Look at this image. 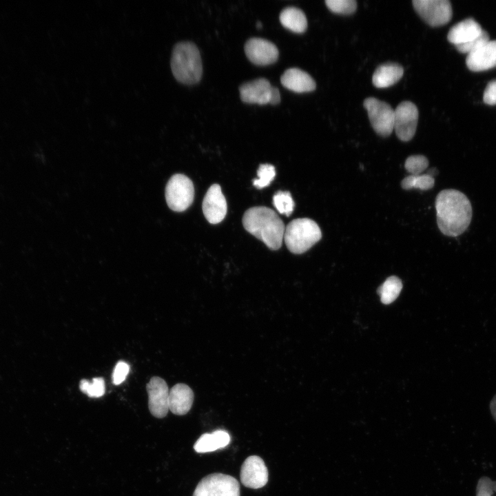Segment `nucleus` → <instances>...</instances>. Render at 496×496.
Masks as SVG:
<instances>
[{
	"label": "nucleus",
	"mask_w": 496,
	"mask_h": 496,
	"mask_svg": "<svg viewBox=\"0 0 496 496\" xmlns=\"http://www.w3.org/2000/svg\"><path fill=\"white\" fill-rule=\"evenodd\" d=\"M435 209L439 229L447 236H459L471 223V202L464 194L457 189L441 191L436 197Z\"/></svg>",
	"instance_id": "nucleus-1"
},
{
	"label": "nucleus",
	"mask_w": 496,
	"mask_h": 496,
	"mask_svg": "<svg viewBox=\"0 0 496 496\" xmlns=\"http://www.w3.org/2000/svg\"><path fill=\"white\" fill-rule=\"evenodd\" d=\"M242 225L270 249L277 250L281 247L285 226L273 209L264 206L249 208L243 215Z\"/></svg>",
	"instance_id": "nucleus-2"
},
{
	"label": "nucleus",
	"mask_w": 496,
	"mask_h": 496,
	"mask_svg": "<svg viewBox=\"0 0 496 496\" xmlns=\"http://www.w3.org/2000/svg\"><path fill=\"white\" fill-rule=\"evenodd\" d=\"M170 64L174 78L183 84H196L202 77L200 52L192 42L180 41L176 43L172 50Z\"/></svg>",
	"instance_id": "nucleus-3"
},
{
	"label": "nucleus",
	"mask_w": 496,
	"mask_h": 496,
	"mask_svg": "<svg viewBox=\"0 0 496 496\" xmlns=\"http://www.w3.org/2000/svg\"><path fill=\"white\" fill-rule=\"evenodd\" d=\"M322 238L318 224L307 218H296L286 227L284 240L288 249L296 254L306 252Z\"/></svg>",
	"instance_id": "nucleus-4"
},
{
	"label": "nucleus",
	"mask_w": 496,
	"mask_h": 496,
	"mask_svg": "<svg viewBox=\"0 0 496 496\" xmlns=\"http://www.w3.org/2000/svg\"><path fill=\"white\" fill-rule=\"evenodd\" d=\"M194 187L192 181L181 174L173 175L165 188V198L169 207L175 211L186 210L192 203Z\"/></svg>",
	"instance_id": "nucleus-5"
},
{
	"label": "nucleus",
	"mask_w": 496,
	"mask_h": 496,
	"mask_svg": "<svg viewBox=\"0 0 496 496\" xmlns=\"http://www.w3.org/2000/svg\"><path fill=\"white\" fill-rule=\"evenodd\" d=\"M192 496H240V485L231 475L212 473L200 481Z\"/></svg>",
	"instance_id": "nucleus-6"
},
{
	"label": "nucleus",
	"mask_w": 496,
	"mask_h": 496,
	"mask_svg": "<svg viewBox=\"0 0 496 496\" xmlns=\"http://www.w3.org/2000/svg\"><path fill=\"white\" fill-rule=\"evenodd\" d=\"M241 100L245 103L276 105L280 101L278 89L264 78L242 84L239 87Z\"/></svg>",
	"instance_id": "nucleus-7"
},
{
	"label": "nucleus",
	"mask_w": 496,
	"mask_h": 496,
	"mask_svg": "<svg viewBox=\"0 0 496 496\" xmlns=\"http://www.w3.org/2000/svg\"><path fill=\"white\" fill-rule=\"evenodd\" d=\"M372 127L380 136H389L393 130L394 110L391 106L374 97L364 101Z\"/></svg>",
	"instance_id": "nucleus-8"
},
{
	"label": "nucleus",
	"mask_w": 496,
	"mask_h": 496,
	"mask_svg": "<svg viewBox=\"0 0 496 496\" xmlns=\"http://www.w3.org/2000/svg\"><path fill=\"white\" fill-rule=\"evenodd\" d=\"M412 3L417 13L431 26L443 25L451 19L453 10L448 0H413Z\"/></svg>",
	"instance_id": "nucleus-9"
},
{
	"label": "nucleus",
	"mask_w": 496,
	"mask_h": 496,
	"mask_svg": "<svg viewBox=\"0 0 496 496\" xmlns=\"http://www.w3.org/2000/svg\"><path fill=\"white\" fill-rule=\"evenodd\" d=\"M418 110L411 101L401 102L394 110L393 130L397 138L404 142L414 136L418 121Z\"/></svg>",
	"instance_id": "nucleus-10"
},
{
	"label": "nucleus",
	"mask_w": 496,
	"mask_h": 496,
	"mask_svg": "<svg viewBox=\"0 0 496 496\" xmlns=\"http://www.w3.org/2000/svg\"><path fill=\"white\" fill-rule=\"evenodd\" d=\"M148 406L152 415L157 418L165 417L169 411V389L165 381L157 376L147 384Z\"/></svg>",
	"instance_id": "nucleus-11"
},
{
	"label": "nucleus",
	"mask_w": 496,
	"mask_h": 496,
	"mask_svg": "<svg viewBox=\"0 0 496 496\" xmlns=\"http://www.w3.org/2000/svg\"><path fill=\"white\" fill-rule=\"evenodd\" d=\"M269 473L263 459L256 455L248 457L240 470L242 484L250 488L258 489L265 486L268 482Z\"/></svg>",
	"instance_id": "nucleus-12"
},
{
	"label": "nucleus",
	"mask_w": 496,
	"mask_h": 496,
	"mask_svg": "<svg viewBox=\"0 0 496 496\" xmlns=\"http://www.w3.org/2000/svg\"><path fill=\"white\" fill-rule=\"evenodd\" d=\"M203 211L207 220L211 224H218L225 217L227 202L218 184H213L208 189L203 201Z\"/></svg>",
	"instance_id": "nucleus-13"
},
{
	"label": "nucleus",
	"mask_w": 496,
	"mask_h": 496,
	"mask_svg": "<svg viewBox=\"0 0 496 496\" xmlns=\"http://www.w3.org/2000/svg\"><path fill=\"white\" fill-rule=\"evenodd\" d=\"M247 58L254 64L267 65L276 62L278 50L271 41L262 38H251L245 45Z\"/></svg>",
	"instance_id": "nucleus-14"
},
{
	"label": "nucleus",
	"mask_w": 496,
	"mask_h": 496,
	"mask_svg": "<svg viewBox=\"0 0 496 496\" xmlns=\"http://www.w3.org/2000/svg\"><path fill=\"white\" fill-rule=\"evenodd\" d=\"M466 64L473 72L484 71L496 67V40H490L481 48L468 54Z\"/></svg>",
	"instance_id": "nucleus-15"
},
{
	"label": "nucleus",
	"mask_w": 496,
	"mask_h": 496,
	"mask_svg": "<svg viewBox=\"0 0 496 496\" xmlns=\"http://www.w3.org/2000/svg\"><path fill=\"white\" fill-rule=\"evenodd\" d=\"M482 30L481 25L475 19L468 18L452 26L448 31L447 39L451 43L456 46L478 37Z\"/></svg>",
	"instance_id": "nucleus-16"
},
{
	"label": "nucleus",
	"mask_w": 496,
	"mask_h": 496,
	"mask_svg": "<svg viewBox=\"0 0 496 496\" xmlns=\"http://www.w3.org/2000/svg\"><path fill=\"white\" fill-rule=\"evenodd\" d=\"M194 393L191 388L185 384H177L169 391L168 406L172 413L185 415L192 408Z\"/></svg>",
	"instance_id": "nucleus-17"
},
{
	"label": "nucleus",
	"mask_w": 496,
	"mask_h": 496,
	"mask_svg": "<svg viewBox=\"0 0 496 496\" xmlns=\"http://www.w3.org/2000/svg\"><path fill=\"white\" fill-rule=\"evenodd\" d=\"M280 81L286 88L299 93L313 91L316 87L315 81L307 72L296 68L285 70Z\"/></svg>",
	"instance_id": "nucleus-18"
},
{
	"label": "nucleus",
	"mask_w": 496,
	"mask_h": 496,
	"mask_svg": "<svg viewBox=\"0 0 496 496\" xmlns=\"http://www.w3.org/2000/svg\"><path fill=\"white\" fill-rule=\"evenodd\" d=\"M403 68L396 63H386L375 70L372 82L378 88L389 87L396 83L403 76Z\"/></svg>",
	"instance_id": "nucleus-19"
},
{
	"label": "nucleus",
	"mask_w": 496,
	"mask_h": 496,
	"mask_svg": "<svg viewBox=\"0 0 496 496\" xmlns=\"http://www.w3.org/2000/svg\"><path fill=\"white\" fill-rule=\"evenodd\" d=\"M230 442L229 433L218 430L212 433L203 434L194 444V448L198 453L212 452L227 446Z\"/></svg>",
	"instance_id": "nucleus-20"
},
{
	"label": "nucleus",
	"mask_w": 496,
	"mask_h": 496,
	"mask_svg": "<svg viewBox=\"0 0 496 496\" xmlns=\"http://www.w3.org/2000/svg\"><path fill=\"white\" fill-rule=\"evenodd\" d=\"M279 19L284 27L296 33H302L307 28L304 13L296 7H287L283 9Z\"/></svg>",
	"instance_id": "nucleus-21"
},
{
	"label": "nucleus",
	"mask_w": 496,
	"mask_h": 496,
	"mask_svg": "<svg viewBox=\"0 0 496 496\" xmlns=\"http://www.w3.org/2000/svg\"><path fill=\"white\" fill-rule=\"evenodd\" d=\"M402 289L401 280L395 276L389 277L378 289L381 302L388 304L393 302L399 296Z\"/></svg>",
	"instance_id": "nucleus-22"
},
{
	"label": "nucleus",
	"mask_w": 496,
	"mask_h": 496,
	"mask_svg": "<svg viewBox=\"0 0 496 496\" xmlns=\"http://www.w3.org/2000/svg\"><path fill=\"white\" fill-rule=\"evenodd\" d=\"M434 178L428 174H421L419 175L410 174L402 180L401 187L406 190L411 189L428 190L431 189L434 186Z\"/></svg>",
	"instance_id": "nucleus-23"
},
{
	"label": "nucleus",
	"mask_w": 496,
	"mask_h": 496,
	"mask_svg": "<svg viewBox=\"0 0 496 496\" xmlns=\"http://www.w3.org/2000/svg\"><path fill=\"white\" fill-rule=\"evenodd\" d=\"M273 204L277 211L287 216L294 209L295 203L289 192L278 191L273 196Z\"/></svg>",
	"instance_id": "nucleus-24"
},
{
	"label": "nucleus",
	"mask_w": 496,
	"mask_h": 496,
	"mask_svg": "<svg viewBox=\"0 0 496 496\" xmlns=\"http://www.w3.org/2000/svg\"><path fill=\"white\" fill-rule=\"evenodd\" d=\"M79 389L90 397H101L105 391L104 379L100 377L94 378L91 382L87 380H81Z\"/></svg>",
	"instance_id": "nucleus-25"
},
{
	"label": "nucleus",
	"mask_w": 496,
	"mask_h": 496,
	"mask_svg": "<svg viewBox=\"0 0 496 496\" xmlns=\"http://www.w3.org/2000/svg\"><path fill=\"white\" fill-rule=\"evenodd\" d=\"M258 178L253 180V184L258 189L268 186L276 176L273 165L270 164L260 165L257 171Z\"/></svg>",
	"instance_id": "nucleus-26"
},
{
	"label": "nucleus",
	"mask_w": 496,
	"mask_h": 496,
	"mask_svg": "<svg viewBox=\"0 0 496 496\" xmlns=\"http://www.w3.org/2000/svg\"><path fill=\"white\" fill-rule=\"evenodd\" d=\"M327 8L333 12L342 14H351L357 8L355 0H326Z\"/></svg>",
	"instance_id": "nucleus-27"
},
{
	"label": "nucleus",
	"mask_w": 496,
	"mask_h": 496,
	"mask_svg": "<svg viewBox=\"0 0 496 496\" xmlns=\"http://www.w3.org/2000/svg\"><path fill=\"white\" fill-rule=\"evenodd\" d=\"M428 166L427 158L423 155H413L408 157L404 163L406 170L411 175L421 174Z\"/></svg>",
	"instance_id": "nucleus-28"
},
{
	"label": "nucleus",
	"mask_w": 496,
	"mask_h": 496,
	"mask_svg": "<svg viewBox=\"0 0 496 496\" xmlns=\"http://www.w3.org/2000/svg\"><path fill=\"white\" fill-rule=\"evenodd\" d=\"M489 41L490 37L488 32L483 30L478 37L468 43L456 45V48L461 53L469 54L481 48Z\"/></svg>",
	"instance_id": "nucleus-29"
},
{
	"label": "nucleus",
	"mask_w": 496,
	"mask_h": 496,
	"mask_svg": "<svg viewBox=\"0 0 496 496\" xmlns=\"http://www.w3.org/2000/svg\"><path fill=\"white\" fill-rule=\"evenodd\" d=\"M476 496H496V481L485 476L479 478L476 487Z\"/></svg>",
	"instance_id": "nucleus-30"
},
{
	"label": "nucleus",
	"mask_w": 496,
	"mask_h": 496,
	"mask_svg": "<svg viewBox=\"0 0 496 496\" xmlns=\"http://www.w3.org/2000/svg\"><path fill=\"white\" fill-rule=\"evenodd\" d=\"M130 371L128 364L124 361H119L116 363L112 373V382L114 384H121L126 378Z\"/></svg>",
	"instance_id": "nucleus-31"
},
{
	"label": "nucleus",
	"mask_w": 496,
	"mask_h": 496,
	"mask_svg": "<svg viewBox=\"0 0 496 496\" xmlns=\"http://www.w3.org/2000/svg\"><path fill=\"white\" fill-rule=\"evenodd\" d=\"M483 100L490 105H496V80L490 81L484 92Z\"/></svg>",
	"instance_id": "nucleus-32"
},
{
	"label": "nucleus",
	"mask_w": 496,
	"mask_h": 496,
	"mask_svg": "<svg viewBox=\"0 0 496 496\" xmlns=\"http://www.w3.org/2000/svg\"><path fill=\"white\" fill-rule=\"evenodd\" d=\"M490 410L492 414L493 417L494 418L495 421L496 422V394L494 395L493 399L491 400L490 402Z\"/></svg>",
	"instance_id": "nucleus-33"
},
{
	"label": "nucleus",
	"mask_w": 496,
	"mask_h": 496,
	"mask_svg": "<svg viewBox=\"0 0 496 496\" xmlns=\"http://www.w3.org/2000/svg\"><path fill=\"white\" fill-rule=\"evenodd\" d=\"M437 173H438V172H437V169H435V168H432V169H429L428 172L426 174H429L430 176H431L432 177H433V176H435Z\"/></svg>",
	"instance_id": "nucleus-34"
},
{
	"label": "nucleus",
	"mask_w": 496,
	"mask_h": 496,
	"mask_svg": "<svg viewBox=\"0 0 496 496\" xmlns=\"http://www.w3.org/2000/svg\"><path fill=\"white\" fill-rule=\"evenodd\" d=\"M256 25H257V28H260L262 27L261 23L260 21L257 22Z\"/></svg>",
	"instance_id": "nucleus-35"
}]
</instances>
